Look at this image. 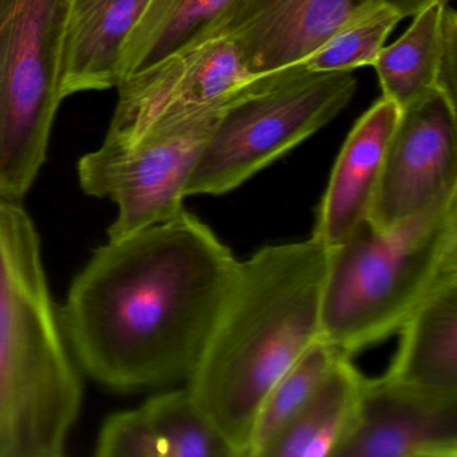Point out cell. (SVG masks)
I'll return each instance as SVG.
<instances>
[{"mask_svg": "<svg viewBox=\"0 0 457 457\" xmlns=\"http://www.w3.org/2000/svg\"><path fill=\"white\" fill-rule=\"evenodd\" d=\"M237 263L186 208L108 239L74 278L61 307L79 369L116 392L187 382Z\"/></svg>", "mask_w": 457, "mask_h": 457, "instance_id": "1", "label": "cell"}, {"mask_svg": "<svg viewBox=\"0 0 457 457\" xmlns=\"http://www.w3.org/2000/svg\"><path fill=\"white\" fill-rule=\"evenodd\" d=\"M328 248L315 239L266 245L237 263L187 387L235 457H248L262 401L320 338Z\"/></svg>", "mask_w": 457, "mask_h": 457, "instance_id": "2", "label": "cell"}, {"mask_svg": "<svg viewBox=\"0 0 457 457\" xmlns=\"http://www.w3.org/2000/svg\"><path fill=\"white\" fill-rule=\"evenodd\" d=\"M82 401L36 224L0 196V457L63 456Z\"/></svg>", "mask_w": 457, "mask_h": 457, "instance_id": "3", "label": "cell"}, {"mask_svg": "<svg viewBox=\"0 0 457 457\" xmlns=\"http://www.w3.org/2000/svg\"><path fill=\"white\" fill-rule=\"evenodd\" d=\"M457 275V197L389 229L363 219L328 248L320 338L353 355L397 334L444 280Z\"/></svg>", "mask_w": 457, "mask_h": 457, "instance_id": "4", "label": "cell"}, {"mask_svg": "<svg viewBox=\"0 0 457 457\" xmlns=\"http://www.w3.org/2000/svg\"><path fill=\"white\" fill-rule=\"evenodd\" d=\"M355 90L352 71L258 77L221 112L187 194L234 191L336 119Z\"/></svg>", "mask_w": 457, "mask_h": 457, "instance_id": "5", "label": "cell"}, {"mask_svg": "<svg viewBox=\"0 0 457 457\" xmlns=\"http://www.w3.org/2000/svg\"><path fill=\"white\" fill-rule=\"evenodd\" d=\"M71 0H0V196L21 202L46 164L62 98Z\"/></svg>", "mask_w": 457, "mask_h": 457, "instance_id": "6", "label": "cell"}, {"mask_svg": "<svg viewBox=\"0 0 457 457\" xmlns=\"http://www.w3.org/2000/svg\"><path fill=\"white\" fill-rule=\"evenodd\" d=\"M224 108L137 135L106 132L101 145L79 160L82 191L117 207L108 239L135 234L184 210L192 173Z\"/></svg>", "mask_w": 457, "mask_h": 457, "instance_id": "7", "label": "cell"}, {"mask_svg": "<svg viewBox=\"0 0 457 457\" xmlns=\"http://www.w3.org/2000/svg\"><path fill=\"white\" fill-rule=\"evenodd\" d=\"M457 197L456 100L433 89L401 109L368 220L389 231Z\"/></svg>", "mask_w": 457, "mask_h": 457, "instance_id": "8", "label": "cell"}, {"mask_svg": "<svg viewBox=\"0 0 457 457\" xmlns=\"http://www.w3.org/2000/svg\"><path fill=\"white\" fill-rule=\"evenodd\" d=\"M258 77L232 39H210L120 82L108 132L137 135L224 108Z\"/></svg>", "mask_w": 457, "mask_h": 457, "instance_id": "9", "label": "cell"}, {"mask_svg": "<svg viewBox=\"0 0 457 457\" xmlns=\"http://www.w3.org/2000/svg\"><path fill=\"white\" fill-rule=\"evenodd\" d=\"M371 2L390 4L405 20L435 0H237L210 39H232L255 76L301 74L296 66Z\"/></svg>", "mask_w": 457, "mask_h": 457, "instance_id": "10", "label": "cell"}, {"mask_svg": "<svg viewBox=\"0 0 457 457\" xmlns=\"http://www.w3.org/2000/svg\"><path fill=\"white\" fill-rule=\"evenodd\" d=\"M334 457H457V398L366 377Z\"/></svg>", "mask_w": 457, "mask_h": 457, "instance_id": "11", "label": "cell"}, {"mask_svg": "<svg viewBox=\"0 0 457 457\" xmlns=\"http://www.w3.org/2000/svg\"><path fill=\"white\" fill-rule=\"evenodd\" d=\"M400 114L393 101L381 97L350 130L315 216L312 237L326 247L338 245L368 218Z\"/></svg>", "mask_w": 457, "mask_h": 457, "instance_id": "12", "label": "cell"}, {"mask_svg": "<svg viewBox=\"0 0 457 457\" xmlns=\"http://www.w3.org/2000/svg\"><path fill=\"white\" fill-rule=\"evenodd\" d=\"M395 44L373 62L382 97L400 109L433 89L456 100L457 14L449 0H435L414 15Z\"/></svg>", "mask_w": 457, "mask_h": 457, "instance_id": "13", "label": "cell"}, {"mask_svg": "<svg viewBox=\"0 0 457 457\" xmlns=\"http://www.w3.org/2000/svg\"><path fill=\"white\" fill-rule=\"evenodd\" d=\"M149 0H71L61 57L62 101L116 89L121 53Z\"/></svg>", "mask_w": 457, "mask_h": 457, "instance_id": "14", "label": "cell"}, {"mask_svg": "<svg viewBox=\"0 0 457 457\" xmlns=\"http://www.w3.org/2000/svg\"><path fill=\"white\" fill-rule=\"evenodd\" d=\"M385 379L425 395L457 398V275L444 280L398 330Z\"/></svg>", "mask_w": 457, "mask_h": 457, "instance_id": "15", "label": "cell"}, {"mask_svg": "<svg viewBox=\"0 0 457 457\" xmlns=\"http://www.w3.org/2000/svg\"><path fill=\"white\" fill-rule=\"evenodd\" d=\"M366 377L341 354L263 457H334L349 432Z\"/></svg>", "mask_w": 457, "mask_h": 457, "instance_id": "16", "label": "cell"}, {"mask_svg": "<svg viewBox=\"0 0 457 457\" xmlns=\"http://www.w3.org/2000/svg\"><path fill=\"white\" fill-rule=\"evenodd\" d=\"M237 2L149 0L122 49L120 82L207 42Z\"/></svg>", "mask_w": 457, "mask_h": 457, "instance_id": "17", "label": "cell"}, {"mask_svg": "<svg viewBox=\"0 0 457 457\" xmlns=\"http://www.w3.org/2000/svg\"><path fill=\"white\" fill-rule=\"evenodd\" d=\"M339 354L338 349L318 339L278 378L253 420L248 457L264 456L318 389Z\"/></svg>", "mask_w": 457, "mask_h": 457, "instance_id": "18", "label": "cell"}, {"mask_svg": "<svg viewBox=\"0 0 457 457\" xmlns=\"http://www.w3.org/2000/svg\"><path fill=\"white\" fill-rule=\"evenodd\" d=\"M403 15L385 2H371L350 14L296 69L303 73L353 71L373 65Z\"/></svg>", "mask_w": 457, "mask_h": 457, "instance_id": "19", "label": "cell"}, {"mask_svg": "<svg viewBox=\"0 0 457 457\" xmlns=\"http://www.w3.org/2000/svg\"><path fill=\"white\" fill-rule=\"evenodd\" d=\"M165 457H235L188 387L154 395L141 405Z\"/></svg>", "mask_w": 457, "mask_h": 457, "instance_id": "20", "label": "cell"}, {"mask_svg": "<svg viewBox=\"0 0 457 457\" xmlns=\"http://www.w3.org/2000/svg\"><path fill=\"white\" fill-rule=\"evenodd\" d=\"M95 454L100 457H165V451L140 406L106 419L98 435Z\"/></svg>", "mask_w": 457, "mask_h": 457, "instance_id": "21", "label": "cell"}]
</instances>
